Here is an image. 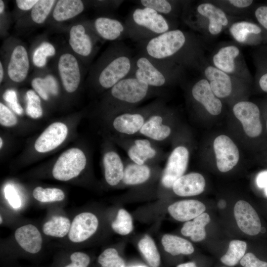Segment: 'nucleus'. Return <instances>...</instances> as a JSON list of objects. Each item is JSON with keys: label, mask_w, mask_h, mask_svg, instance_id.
<instances>
[{"label": "nucleus", "mask_w": 267, "mask_h": 267, "mask_svg": "<svg viewBox=\"0 0 267 267\" xmlns=\"http://www.w3.org/2000/svg\"><path fill=\"white\" fill-rule=\"evenodd\" d=\"M162 89L151 87L133 77H127L109 89L108 98L112 115L135 108L142 101L162 96Z\"/></svg>", "instance_id": "f257e3e1"}, {"label": "nucleus", "mask_w": 267, "mask_h": 267, "mask_svg": "<svg viewBox=\"0 0 267 267\" xmlns=\"http://www.w3.org/2000/svg\"><path fill=\"white\" fill-rule=\"evenodd\" d=\"M134 58L129 46L122 42L116 44L96 73V84L102 89H110L129 76L133 68Z\"/></svg>", "instance_id": "f03ea898"}, {"label": "nucleus", "mask_w": 267, "mask_h": 267, "mask_svg": "<svg viewBox=\"0 0 267 267\" xmlns=\"http://www.w3.org/2000/svg\"><path fill=\"white\" fill-rule=\"evenodd\" d=\"M128 37L141 43L170 30L167 18L155 10L138 7L129 14L125 22Z\"/></svg>", "instance_id": "7ed1b4c3"}, {"label": "nucleus", "mask_w": 267, "mask_h": 267, "mask_svg": "<svg viewBox=\"0 0 267 267\" xmlns=\"http://www.w3.org/2000/svg\"><path fill=\"white\" fill-rule=\"evenodd\" d=\"M187 41L180 30H170L151 39L139 43V52L150 58L171 62L181 51Z\"/></svg>", "instance_id": "20e7f679"}, {"label": "nucleus", "mask_w": 267, "mask_h": 267, "mask_svg": "<svg viewBox=\"0 0 267 267\" xmlns=\"http://www.w3.org/2000/svg\"><path fill=\"white\" fill-rule=\"evenodd\" d=\"M171 64L138 53L134 56L133 68L128 77H134L151 87L162 89L173 78Z\"/></svg>", "instance_id": "39448f33"}, {"label": "nucleus", "mask_w": 267, "mask_h": 267, "mask_svg": "<svg viewBox=\"0 0 267 267\" xmlns=\"http://www.w3.org/2000/svg\"><path fill=\"white\" fill-rule=\"evenodd\" d=\"M161 99L142 107L121 112L112 115L111 125L118 137L138 136L146 120L159 104Z\"/></svg>", "instance_id": "423d86ee"}, {"label": "nucleus", "mask_w": 267, "mask_h": 267, "mask_svg": "<svg viewBox=\"0 0 267 267\" xmlns=\"http://www.w3.org/2000/svg\"><path fill=\"white\" fill-rule=\"evenodd\" d=\"M117 143L126 152L130 160L138 164L162 161L163 153L157 144L145 137H118Z\"/></svg>", "instance_id": "0eeeda50"}, {"label": "nucleus", "mask_w": 267, "mask_h": 267, "mask_svg": "<svg viewBox=\"0 0 267 267\" xmlns=\"http://www.w3.org/2000/svg\"><path fill=\"white\" fill-rule=\"evenodd\" d=\"M168 114L161 99L146 120L138 136L149 139L156 144L167 141L173 133Z\"/></svg>", "instance_id": "6e6552de"}, {"label": "nucleus", "mask_w": 267, "mask_h": 267, "mask_svg": "<svg viewBox=\"0 0 267 267\" xmlns=\"http://www.w3.org/2000/svg\"><path fill=\"white\" fill-rule=\"evenodd\" d=\"M87 158L84 152L78 148H71L62 153L52 169V175L56 179L67 181L77 176L85 168Z\"/></svg>", "instance_id": "1a4fd4ad"}, {"label": "nucleus", "mask_w": 267, "mask_h": 267, "mask_svg": "<svg viewBox=\"0 0 267 267\" xmlns=\"http://www.w3.org/2000/svg\"><path fill=\"white\" fill-rule=\"evenodd\" d=\"M189 152L182 145L176 146L170 154L161 178L162 185L172 188L174 183L184 175L189 162Z\"/></svg>", "instance_id": "9d476101"}, {"label": "nucleus", "mask_w": 267, "mask_h": 267, "mask_svg": "<svg viewBox=\"0 0 267 267\" xmlns=\"http://www.w3.org/2000/svg\"><path fill=\"white\" fill-rule=\"evenodd\" d=\"M233 111L248 136L256 137L261 134L262 125L260 110L256 104L250 101H240L234 105Z\"/></svg>", "instance_id": "9b49d317"}, {"label": "nucleus", "mask_w": 267, "mask_h": 267, "mask_svg": "<svg viewBox=\"0 0 267 267\" xmlns=\"http://www.w3.org/2000/svg\"><path fill=\"white\" fill-rule=\"evenodd\" d=\"M217 166L223 173L231 170L239 159V150L231 139L225 135L217 136L214 141Z\"/></svg>", "instance_id": "f8f14e48"}, {"label": "nucleus", "mask_w": 267, "mask_h": 267, "mask_svg": "<svg viewBox=\"0 0 267 267\" xmlns=\"http://www.w3.org/2000/svg\"><path fill=\"white\" fill-rule=\"evenodd\" d=\"M234 215L238 227L244 233L254 236L260 232L261 222L259 217L247 201L239 200L235 203Z\"/></svg>", "instance_id": "ddd939ff"}, {"label": "nucleus", "mask_w": 267, "mask_h": 267, "mask_svg": "<svg viewBox=\"0 0 267 267\" xmlns=\"http://www.w3.org/2000/svg\"><path fill=\"white\" fill-rule=\"evenodd\" d=\"M68 132V128L63 123H52L36 140L34 144L36 150L40 153H45L53 150L65 140Z\"/></svg>", "instance_id": "4468645a"}, {"label": "nucleus", "mask_w": 267, "mask_h": 267, "mask_svg": "<svg viewBox=\"0 0 267 267\" xmlns=\"http://www.w3.org/2000/svg\"><path fill=\"white\" fill-rule=\"evenodd\" d=\"M98 221L95 215L84 212L77 215L73 219L68 233L69 239L74 243L83 242L96 231Z\"/></svg>", "instance_id": "2eb2a0df"}, {"label": "nucleus", "mask_w": 267, "mask_h": 267, "mask_svg": "<svg viewBox=\"0 0 267 267\" xmlns=\"http://www.w3.org/2000/svg\"><path fill=\"white\" fill-rule=\"evenodd\" d=\"M58 68L65 89L68 92H74L81 81V72L76 58L70 53L62 54L58 61Z\"/></svg>", "instance_id": "dca6fc26"}, {"label": "nucleus", "mask_w": 267, "mask_h": 267, "mask_svg": "<svg viewBox=\"0 0 267 267\" xmlns=\"http://www.w3.org/2000/svg\"><path fill=\"white\" fill-rule=\"evenodd\" d=\"M193 98L201 104L213 115H218L222 112V103L213 92L208 80L201 79L192 87Z\"/></svg>", "instance_id": "f3484780"}, {"label": "nucleus", "mask_w": 267, "mask_h": 267, "mask_svg": "<svg viewBox=\"0 0 267 267\" xmlns=\"http://www.w3.org/2000/svg\"><path fill=\"white\" fill-rule=\"evenodd\" d=\"M205 184V178L201 174L191 173L178 178L172 188L174 192L178 196H192L202 193Z\"/></svg>", "instance_id": "a211bd4d"}, {"label": "nucleus", "mask_w": 267, "mask_h": 267, "mask_svg": "<svg viewBox=\"0 0 267 267\" xmlns=\"http://www.w3.org/2000/svg\"><path fill=\"white\" fill-rule=\"evenodd\" d=\"M29 69V61L26 48L21 45L15 47L8 65L7 73L13 82L20 83L26 78Z\"/></svg>", "instance_id": "6ab92c4d"}, {"label": "nucleus", "mask_w": 267, "mask_h": 267, "mask_svg": "<svg viewBox=\"0 0 267 267\" xmlns=\"http://www.w3.org/2000/svg\"><path fill=\"white\" fill-rule=\"evenodd\" d=\"M94 26L98 35L106 40L116 41L128 37L125 23L116 19L99 17L95 20Z\"/></svg>", "instance_id": "aec40b11"}, {"label": "nucleus", "mask_w": 267, "mask_h": 267, "mask_svg": "<svg viewBox=\"0 0 267 267\" xmlns=\"http://www.w3.org/2000/svg\"><path fill=\"white\" fill-rule=\"evenodd\" d=\"M205 205L201 202L193 199L176 202L168 208L170 215L180 222H187L193 219L204 212Z\"/></svg>", "instance_id": "412c9836"}, {"label": "nucleus", "mask_w": 267, "mask_h": 267, "mask_svg": "<svg viewBox=\"0 0 267 267\" xmlns=\"http://www.w3.org/2000/svg\"><path fill=\"white\" fill-rule=\"evenodd\" d=\"M103 164L106 181L111 186H115L122 181L125 165L119 153L110 150L103 155Z\"/></svg>", "instance_id": "4be33fe9"}, {"label": "nucleus", "mask_w": 267, "mask_h": 267, "mask_svg": "<svg viewBox=\"0 0 267 267\" xmlns=\"http://www.w3.org/2000/svg\"><path fill=\"white\" fill-rule=\"evenodd\" d=\"M14 236L17 242L26 252L36 254L41 249L42 237L35 225L29 224L18 228Z\"/></svg>", "instance_id": "5701e85b"}, {"label": "nucleus", "mask_w": 267, "mask_h": 267, "mask_svg": "<svg viewBox=\"0 0 267 267\" xmlns=\"http://www.w3.org/2000/svg\"><path fill=\"white\" fill-rule=\"evenodd\" d=\"M214 94L218 98L229 96L232 91V83L228 74L216 67L209 66L204 71Z\"/></svg>", "instance_id": "b1692460"}, {"label": "nucleus", "mask_w": 267, "mask_h": 267, "mask_svg": "<svg viewBox=\"0 0 267 267\" xmlns=\"http://www.w3.org/2000/svg\"><path fill=\"white\" fill-rule=\"evenodd\" d=\"M69 43L72 49L81 56L88 57L93 51V42L83 25L78 24L71 28Z\"/></svg>", "instance_id": "393cba45"}, {"label": "nucleus", "mask_w": 267, "mask_h": 267, "mask_svg": "<svg viewBox=\"0 0 267 267\" xmlns=\"http://www.w3.org/2000/svg\"><path fill=\"white\" fill-rule=\"evenodd\" d=\"M197 11L209 20L208 30L212 35H217L222 27L228 24L225 13L220 8L210 3H203L197 7Z\"/></svg>", "instance_id": "a878e982"}, {"label": "nucleus", "mask_w": 267, "mask_h": 267, "mask_svg": "<svg viewBox=\"0 0 267 267\" xmlns=\"http://www.w3.org/2000/svg\"><path fill=\"white\" fill-rule=\"evenodd\" d=\"M122 181L126 185H137L149 180L152 173L151 164L138 165L127 161Z\"/></svg>", "instance_id": "bb28decb"}, {"label": "nucleus", "mask_w": 267, "mask_h": 267, "mask_svg": "<svg viewBox=\"0 0 267 267\" xmlns=\"http://www.w3.org/2000/svg\"><path fill=\"white\" fill-rule=\"evenodd\" d=\"M210 221L209 214L204 212L192 221L186 222L181 229V233L183 236L190 237L194 242L201 241L206 237L205 227Z\"/></svg>", "instance_id": "cd10ccee"}, {"label": "nucleus", "mask_w": 267, "mask_h": 267, "mask_svg": "<svg viewBox=\"0 0 267 267\" xmlns=\"http://www.w3.org/2000/svg\"><path fill=\"white\" fill-rule=\"evenodd\" d=\"M239 54V49L234 45L221 48L213 56V60L216 68L226 73L234 71L235 59Z\"/></svg>", "instance_id": "c85d7f7f"}, {"label": "nucleus", "mask_w": 267, "mask_h": 267, "mask_svg": "<svg viewBox=\"0 0 267 267\" xmlns=\"http://www.w3.org/2000/svg\"><path fill=\"white\" fill-rule=\"evenodd\" d=\"M84 9V4L80 0H60L54 8L53 17L57 21H63L79 15Z\"/></svg>", "instance_id": "c756f323"}, {"label": "nucleus", "mask_w": 267, "mask_h": 267, "mask_svg": "<svg viewBox=\"0 0 267 267\" xmlns=\"http://www.w3.org/2000/svg\"><path fill=\"white\" fill-rule=\"evenodd\" d=\"M161 242L164 250L173 256L189 255L194 251L191 242L177 235L165 234L162 238Z\"/></svg>", "instance_id": "7c9ffc66"}, {"label": "nucleus", "mask_w": 267, "mask_h": 267, "mask_svg": "<svg viewBox=\"0 0 267 267\" xmlns=\"http://www.w3.org/2000/svg\"><path fill=\"white\" fill-rule=\"evenodd\" d=\"M71 223L69 219L63 216H53L44 223V233L48 236L62 238L68 234Z\"/></svg>", "instance_id": "2f4dec72"}, {"label": "nucleus", "mask_w": 267, "mask_h": 267, "mask_svg": "<svg viewBox=\"0 0 267 267\" xmlns=\"http://www.w3.org/2000/svg\"><path fill=\"white\" fill-rule=\"evenodd\" d=\"M32 86L39 96L44 100H47L49 94L56 95L58 93V87L55 78L48 75L44 78L40 77L33 79Z\"/></svg>", "instance_id": "473e14b6"}, {"label": "nucleus", "mask_w": 267, "mask_h": 267, "mask_svg": "<svg viewBox=\"0 0 267 267\" xmlns=\"http://www.w3.org/2000/svg\"><path fill=\"white\" fill-rule=\"evenodd\" d=\"M247 243L240 240H231L225 254L221 258V262L228 266H235L245 255Z\"/></svg>", "instance_id": "72a5a7b5"}, {"label": "nucleus", "mask_w": 267, "mask_h": 267, "mask_svg": "<svg viewBox=\"0 0 267 267\" xmlns=\"http://www.w3.org/2000/svg\"><path fill=\"white\" fill-rule=\"evenodd\" d=\"M139 249L151 267H158L160 256L153 240L146 235L138 244Z\"/></svg>", "instance_id": "f704fd0d"}, {"label": "nucleus", "mask_w": 267, "mask_h": 267, "mask_svg": "<svg viewBox=\"0 0 267 267\" xmlns=\"http://www.w3.org/2000/svg\"><path fill=\"white\" fill-rule=\"evenodd\" d=\"M229 31L236 41L244 43L249 34H258L261 32L262 30L256 24L247 21H241L233 23L230 27Z\"/></svg>", "instance_id": "c9c22d12"}, {"label": "nucleus", "mask_w": 267, "mask_h": 267, "mask_svg": "<svg viewBox=\"0 0 267 267\" xmlns=\"http://www.w3.org/2000/svg\"><path fill=\"white\" fill-rule=\"evenodd\" d=\"M33 196L37 200L44 203L62 201L65 198L63 191L57 188L36 187L33 191Z\"/></svg>", "instance_id": "e433bc0d"}, {"label": "nucleus", "mask_w": 267, "mask_h": 267, "mask_svg": "<svg viewBox=\"0 0 267 267\" xmlns=\"http://www.w3.org/2000/svg\"><path fill=\"white\" fill-rule=\"evenodd\" d=\"M111 226L114 231L119 234L125 235L129 234L133 229L131 216L125 210L120 209Z\"/></svg>", "instance_id": "4c0bfd02"}, {"label": "nucleus", "mask_w": 267, "mask_h": 267, "mask_svg": "<svg viewBox=\"0 0 267 267\" xmlns=\"http://www.w3.org/2000/svg\"><path fill=\"white\" fill-rule=\"evenodd\" d=\"M55 0H38L31 10V16L32 20L37 23H43L51 11Z\"/></svg>", "instance_id": "58836bf2"}, {"label": "nucleus", "mask_w": 267, "mask_h": 267, "mask_svg": "<svg viewBox=\"0 0 267 267\" xmlns=\"http://www.w3.org/2000/svg\"><path fill=\"white\" fill-rule=\"evenodd\" d=\"M98 262L102 267H125L124 260L117 251L112 248L105 250L99 256Z\"/></svg>", "instance_id": "ea45409f"}, {"label": "nucleus", "mask_w": 267, "mask_h": 267, "mask_svg": "<svg viewBox=\"0 0 267 267\" xmlns=\"http://www.w3.org/2000/svg\"><path fill=\"white\" fill-rule=\"evenodd\" d=\"M55 54V49L50 43L44 42L35 50L33 56L34 64L38 67H43L46 63V58Z\"/></svg>", "instance_id": "a19ab883"}, {"label": "nucleus", "mask_w": 267, "mask_h": 267, "mask_svg": "<svg viewBox=\"0 0 267 267\" xmlns=\"http://www.w3.org/2000/svg\"><path fill=\"white\" fill-rule=\"evenodd\" d=\"M27 114L33 119H38L43 115V109L40 97L33 90H29L26 92Z\"/></svg>", "instance_id": "79ce46f5"}, {"label": "nucleus", "mask_w": 267, "mask_h": 267, "mask_svg": "<svg viewBox=\"0 0 267 267\" xmlns=\"http://www.w3.org/2000/svg\"><path fill=\"white\" fill-rule=\"evenodd\" d=\"M141 6L153 9L166 17L173 10V5L168 0H141L138 1Z\"/></svg>", "instance_id": "37998d69"}, {"label": "nucleus", "mask_w": 267, "mask_h": 267, "mask_svg": "<svg viewBox=\"0 0 267 267\" xmlns=\"http://www.w3.org/2000/svg\"><path fill=\"white\" fill-rule=\"evenodd\" d=\"M17 123V119L11 111L2 103H0V124L1 126L11 127Z\"/></svg>", "instance_id": "c03bdc74"}, {"label": "nucleus", "mask_w": 267, "mask_h": 267, "mask_svg": "<svg viewBox=\"0 0 267 267\" xmlns=\"http://www.w3.org/2000/svg\"><path fill=\"white\" fill-rule=\"evenodd\" d=\"M71 263L65 267H88L90 263L89 257L81 252H75L70 256Z\"/></svg>", "instance_id": "a18cd8bd"}, {"label": "nucleus", "mask_w": 267, "mask_h": 267, "mask_svg": "<svg viewBox=\"0 0 267 267\" xmlns=\"http://www.w3.org/2000/svg\"><path fill=\"white\" fill-rule=\"evenodd\" d=\"M240 263L243 267H267V262L259 260L250 252L245 254Z\"/></svg>", "instance_id": "49530a36"}, {"label": "nucleus", "mask_w": 267, "mask_h": 267, "mask_svg": "<svg viewBox=\"0 0 267 267\" xmlns=\"http://www.w3.org/2000/svg\"><path fill=\"white\" fill-rule=\"evenodd\" d=\"M5 198L10 205L15 209H18L21 206V201L18 193L14 188L10 185H7L4 189Z\"/></svg>", "instance_id": "de8ad7c7"}, {"label": "nucleus", "mask_w": 267, "mask_h": 267, "mask_svg": "<svg viewBox=\"0 0 267 267\" xmlns=\"http://www.w3.org/2000/svg\"><path fill=\"white\" fill-rule=\"evenodd\" d=\"M255 14L260 24L267 29V6H261L257 8Z\"/></svg>", "instance_id": "09e8293b"}, {"label": "nucleus", "mask_w": 267, "mask_h": 267, "mask_svg": "<svg viewBox=\"0 0 267 267\" xmlns=\"http://www.w3.org/2000/svg\"><path fill=\"white\" fill-rule=\"evenodd\" d=\"M38 0H17L16 3L18 7L23 10L32 9Z\"/></svg>", "instance_id": "8fccbe9b"}, {"label": "nucleus", "mask_w": 267, "mask_h": 267, "mask_svg": "<svg viewBox=\"0 0 267 267\" xmlns=\"http://www.w3.org/2000/svg\"><path fill=\"white\" fill-rule=\"evenodd\" d=\"M3 99L9 105L17 103V94L13 89H7L3 94Z\"/></svg>", "instance_id": "3c124183"}, {"label": "nucleus", "mask_w": 267, "mask_h": 267, "mask_svg": "<svg viewBox=\"0 0 267 267\" xmlns=\"http://www.w3.org/2000/svg\"><path fill=\"white\" fill-rule=\"evenodd\" d=\"M256 183L260 188H265L267 186V170L260 172L256 178Z\"/></svg>", "instance_id": "603ef678"}, {"label": "nucleus", "mask_w": 267, "mask_h": 267, "mask_svg": "<svg viewBox=\"0 0 267 267\" xmlns=\"http://www.w3.org/2000/svg\"><path fill=\"white\" fill-rule=\"evenodd\" d=\"M228 1L234 6L238 8L248 7L253 3V0H230Z\"/></svg>", "instance_id": "864d4df0"}, {"label": "nucleus", "mask_w": 267, "mask_h": 267, "mask_svg": "<svg viewBox=\"0 0 267 267\" xmlns=\"http://www.w3.org/2000/svg\"><path fill=\"white\" fill-rule=\"evenodd\" d=\"M259 85L263 91L267 92V73L261 77L259 80Z\"/></svg>", "instance_id": "5fc2aeb1"}, {"label": "nucleus", "mask_w": 267, "mask_h": 267, "mask_svg": "<svg viewBox=\"0 0 267 267\" xmlns=\"http://www.w3.org/2000/svg\"><path fill=\"white\" fill-rule=\"evenodd\" d=\"M9 106L18 115H20L22 114L23 108L18 102Z\"/></svg>", "instance_id": "6e6d98bb"}, {"label": "nucleus", "mask_w": 267, "mask_h": 267, "mask_svg": "<svg viewBox=\"0 0 267 267\" xmlns=\"http://www.w3.org/2000/svg\"><path fill=\"white\" fill-rule=\"evenodd\" d=\"M177 267H197L194 262H190L178 265Z\"/></svg>", "instance_id": "4d7b16f0"}, {"label": "nucleus", "mask_w": 267, "mask_h": 267, "mask_svg": "<svg viewBox=\"0 0 267 267\" xmlns=\"http://www.w3.org/2000/svg\"><path fill=\"white\" fill-rule=\"evenodd\" d=\"M218 206L221 209H224L226 206L225 201L223 199L220 200L218 203Z\"/></svg>", "instance_id": "13d9d810"}, {"label": "nucleus", "mask_w": 267, "mask_h": 267, "mask_svg": "<svg viewBox=\"0 0 267 267\" xmlns=\"http://www.w3.org/2000/svg\"><path fill=\"white\" fill-rule=\"evenodd\" d=\"M3 77V69L1 62H0V82L1 83Z\"/></svg>", "instance_id": "bf43d9fd"}, {"label": "nucleus", "mask_w": 267, "mask_h": 267, "mask_svg": "<svg viewBox=\"0 0 267 267\" xmlns=\"http://www.w3.org/2000/svg\"><path fill=\"white\" fill-rule=\"evenodd\" d=\"M4 4L2 0H0V13L1 14L4 11Z\"/></svg>", "instance_id": "052dcab7"}, {"label": "nucleus", "mask_w": 267, "mask_h": 267, "mask_svg": "<svg viewBox=\"0 0 267 267\" xmlns=\"http://www.w3.org/2000/svg\"><path fill=\"white\" fill-rule=\"evenodd\" d=\"M264 193L265 195L267 197V186L264 188Z\"/></svg>", "instance_id": "680f3d73"}, {"label": "nucleus", "mask_w": 267, "mask_h": 267, "mask_svg": "<svg viewBox=\"0 0 267 267\" xmlns=\"http://www.w3.org/2000/svg\"><path fill=\"white\" fill-rule=\"evenodd\" d=\"M2 146V138L0 137V147L1 148Z\"/></svg>", "instance_id": "e2e57ef3"}, {"label": "nucleus", "mask_w": 267, "mask_h": 267, "mask_svg": "<svg viewBox=\"0 0 267 267\" xmlns=\"http://www.w3.org/2000/svg\"><path fill=\"white\" fill-rule=\"evenodd\" d=\"M146 267L142 266H135V267Z\"/></svg>", "instance_id": "0e129e2a"}, {"label": "nucleus", "mask_w": 267, "mask_h": 267, "mask_svg": "<svg viewBox=\"0 0 267 267\" xmlns=\"http://www.w3.org/2000/svg\"><path fill=\"white\" fill-rule=\"evenodd\" d=\"M0 223H1L2 222V219L1 216H0Z\"/></svg>", "instance_id": "69168bd1"}]
</instances>
